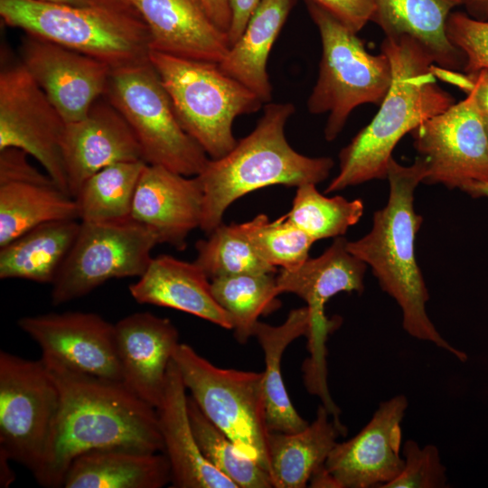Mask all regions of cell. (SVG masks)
<instances>
[{"label":"cell","mask_w":488,"mask_h":488,"mask_svg":"<svg viewBox=\"0 0 488 488\" xmlns=\"http://www.w3.org/2000/svg\"><path fill=\"white\" fill-rule=\"evenodd\" d=\"M42 361L60 392V409L37 483L62 487L67 471L80 454L107 448L164 453L156 408L122 380L70 369L58 360Z\"/></svg>","instance_id":"1"},{"label":"cell","mask_w":488,"mask_h":488,"mask_svg":"<svg viewBox=\"0 0 488 488\" xmlns=\"http://www.w3.org/2000/svg\"><path fill=\"white\" fill-rule=\"evenodd\" d=\"M427 176V163L421 156L411 165H401L391 157L387 204L374 212L372 227L365 236L347 241V249L371 267L380 288L399 305L402 326L409 335L465 361L466 353L442 337L426 309L429 293L415 256V238L423 218L415 211L414 192Z\"/></svg>","instance_id":"2"},{"label":"cell","mask_w":488,"mask_h":488,"mask_svg":"<svg viewBox=\"0 0 488 488\" xmlns=\"http://www.w3.org/2000/svg\"><path fill=\"white\" fill-rule=\"evenodd\" d=\"M380 52L392 70L389 89L371 122L339 154L340 170L325 192L374 179H387L388 164L399 140L454 103L436 82L427 51L408 36L385 37Z\"/></svg>","instance_id":"3"},{"label":"cell","mask_w":488,"mask_h":488,"mask_svg":"<svg viewBox=\"0 0 488 488\" xmlns=\"http://www.w3.org/2000/svg\"><path fill=\"white\" fill-rule=\"evenodd\" d=\"M290 102L266 103L254 129L225 155L209 158L197 175L203 191L200 229L210 234L222 223L229 206L256 190L282 184H317L330 174L331 157H310L287 142L285 127L295 114Z\"/></svg>","instance_id":"4"},{"label":"cell","mask_w":488,"mask_h":488,"mask_svg":"<svg viewBox=\"0 0 488 488\" xmlns=\"http://www.w3.org/2000/svg\"><path fill=\"white\" fill-rule=\"evenodd\" d=\"M0 15L8 26L102 61L112 69L148 59L149 32L136 11L100 4L0 0Z\"/></svg>","instance_id":"5"},{"label":"cell","mask_w":488,"mask_h":488,"mask_svg":"<svg viewBox=\"0 0 488 488\" xmlns=\"http://www.w3.org/2000/svg\"><path fill=\"white\" fill-rule=\"evenodd\" d=\"M149 61L172 100L184 131L217 159L236 145V117L258 111L263 102L219 63L174 56L150 50Z\"/></svg>","instance_id":"6"},{"label":"cell","mask_w":488,"mask_h":488,"mask_svg":"<svg viewBox=\"0 0 488 488\" xmlns=\"http://www.w3.org/2000/svg\"><path fill=\"white\" fill-rule=\"evenodd\" d=\"M305 1L322 44L318 78L306 105L310 114L328 115L324 135L331 142L357 107L380 105L391 84V65L384 52H369L357 33L314 2Z\"/></svg>","instance_id":"7"},{"label":"cell","mask_w":488,"mask_h":488,"mask_svg":"<svg viewBox=\"0 0 488 488\" xmlns=\"http://www.w3.org/2000/svg\"><path fill=\"white\" fill-rule=\"evenodd\" d=\"M105 97L128 123L146 164L186 176L202 171L209 156L182 127L149 58L113 68Z\"/></svg>","instance_id":"8"},{"label":"cell","mask_w":488,"mask_h":488,"mask_svg":"<svg viewBox=\"0 0 488 488\" xmlns=\"http://www.w3.org/2000/svg\"><path fill=\"white\" fill-rule=\"evenodd\" d=\"M183 381L205 417L239 452L269 470L263 371L222 369L180 343L174 354Z\"/></svg>","instance_id":"9"},{"label":"cell","mask_w":488,"mask_h":488,"mask_svg":"<svg viewBox=\"0 0 488 488\" xmlns=\"http://www.w3.org/2000/svg\"><path fill=\"white\" fill-rule=\"evenodd\" d=\"M347 241L343 236L337 237L319 257L308 258L294 268H281L277 277L280 294L293 293L306 303L310 318L306 334L309 356L303 364L304 381L307 391L320 398L331 412L338 407L327 384L326 341L340 325V319H329L325 305L340 292L361 294L367 267L347 249Z\"/></svg>","instance_id":"10"},{"label":"cell","mask_w":488,"mask_h":488,"mask_svg":"<svg viewBox=\"0 0 488 488\" xmlns=\"http://www.w3.org/2000/svg\"><path fill=\"white\" fill-rule=\"evenodd\" d=\"M59 409V389L42 359L1 351L0 450L33 476L44 462Z\"/></svg>","instance_id":"11"},{"label":"cell","mask_w":488,"mask_h":488,"mask_svg":"<svg viewBox=\"0 0 488 488\" xmlns=\"http://www.w3.org/2000/svg\"><path fill=\"white\" fill-rule=\"evenodd\" d=\"M157 244L155 232L131 218L80 221L76 239L52 283V305L85 296L110 279L139 277Z\"/></svg>","instance_id":"12"},{"label":"cell","mask_w":488,"mask_h":488,"mask_svg":"<svg viewBox=\"0 0 488 488\" xmlns=\"http://www.w3.org/2000/svg\"><path fill=\"white\" fill-rule=\"evenodd\" d=\"M66 125L22 63L1 70L0 150L14 147L34 157L55 184L69 194L62 155Z\"/></svg>","instance_id":"13"},{"label":"cell","mask_w":488,"mask_h":488,"mask_svg":"<svg viewBox=\"0 0 488 488\" xmlns=\"http://www.w3.org/2000/svg\"><path fill=\"white\" fill-rule=\"evenodd\" d=\"M411 131L413 145L427 163L424 183L463 189L488 182V138L472 92Z\"/></svg>","instance_id":"14"},{"label":"cell","mask_w":488,"mask_h":488,"mask_svg":"<svg viewBox=\"0 0 488 488\" xmlns=\"http://www.w3.org/2000/svg\"><path fill=\"white\" fill-rule=\"evenodd\" d=\"M408 405L404 395L380 402L357 435L335 444L324 467L338 488H381L401 473V422Z\"/></svg>","instance_id":"15"},{"label":"cell","mask_w":488,"mask_h":488,"mask_svg":"<svg viewBox=\"0 0 488 488\" xmlns=\"http://www.w3.org/2000/svg\"><path fill=\"white\" fill-rule=\"evenodd\" d=\"M21 53V63L67 124L85 117L106 95L112 68L102 61L29 34Z\"/></svg>","instance_id":"16"},{"label":"cell","mask_w":488,"mask_h":488,"mask_svg":"<svg viewBox=\"0 0 488 488\" xmlns=\"http://www.w3.org/2000/svg\"><path fill=\"white\" fill-rule=\"evenodd\" d=\"M18 326L42 349L72 370L122 380L115 325L87 312L50 313L24 316Z\"/></svg>","instance_id":"17"},{"label":"cell","mask_w":488,"mask_h":488,"mask_svg":"<svg viewBox=\"0 0 488 488\" xmlns=\"http://www.w3.org/2000/svg\"><path fill=\"white\" fill-rule=\"evenodd\" d=\"M100 99L85 117L66 125L62 155L72 198L82 183L99 170L120 162L143 160L140 145L127 120L107 98Z\"/></svg>","instance_id":"18"},{"label":"cell","mask_w":488,"mask_h":488,"mask_svg":"<svg viewBox=\"0 0 488 488\" xmlns=\"http://www.w3.org/2000/svg\"><path fill=\"white\" fill-rule=\"evenodd\" d=\"M114 325L122 381L157 408L168 367L180 344L178 330L170 319L148 312L131 314Z\"/></svg>","instance_id":"19"},{"label":"cell","mask_w":488,"mask_h":488,"mask_svg":"<svg viewBox=\"0 0 488 488\" xmlns=\"http://www.w3.org/2000/svg\"><path fill=\"white\" fill-rule=\"evenodd\" d=\"M202 208L203 191L197 175L146 164L136 188L130 218L152 230L160 244L183 250L189 233L200 228Z\"/></svg>","instance_id":"20"},{"label":"cell","mask_w":488,"mask_h":488,"mask_svg":"<svg viewBox=\"0 0 488 488\" xmlns=\"http://www.w3.org/2000/svg\"><path fill=\"white\" fill-rule=\"evenodd\" d=\"M145 23L150 50L220 63L227 34L211 19L201 0H128Z\"/></svg>","instance_id":"21"},{"label":"cell","mask_w":488,"mask_h":488,"mask_svg":"<svg viewBox=\"0 0 488 488\" xmlns=\"http://www.w3.org/2000/svg\"><path fill=\"white\" fill-rule=\"evenodd\" d=\"M186 389L173 360L168 367L164 396L156 408L164 453L171 467V486L238 488L202 455L190 423Z\"/></svg>","instance_id":"22"},{"label":"cell","mask_w":488,"mask_h":488,"mask_svg":"<svg viewBox=\"0 0 488 488\" xmlns=\"http://www.w3.org/2000/svg\"><path fill=\"white\" fill-rule=\"evenodd\" d=\"M128 290L139 304L175 309L232 330L230 315L213 296L210 278L195 262L169 255L152 258Z\"/></svg>","instance_id":"23"},{"label":"cell","mask_w":488,"mask_h":488,"mask_svg":"<svg viewBox=\"0 0 488 488\" xmlns=\"http://www.w3.org/2000/svg\"><path fill=\"white\" fill-rule=\"evenodd\" d=\"M371 22L385 37L408 36L416 40L440 68L463 70L464 57L446 36L449 14L463 0H373Z\"/></svg>","instance_id":"24"},{"label":"cell","mask_w":488,"mask_h":488,"mask_svg":"<svg viewBox=\"0 0 488 488\" xmlns=\"http://www.w3.org/2000/svg\"><path fill=\"white\" fill-rule=\"evenodd\" d=\"M171 483L164 453L107 448L78 455L64 478L65 488H162Z\"/></svg>","instance_id":"25"},{"label":"cell","mask_w":488,"mask_h":488,"mask_svg":"<svg viewBox=\"0 0 488 488\" xmlns=\"http://www.w3.org/2000/svg\"><path fill=\"white\" fill-rule=\"evenodd\" d=\"M324 405L311 424L296 433L270 431L269 475L275 488H305L322 468L346 427L336 423Z\"/></svg>","instance_id":"26"},{"label":"cell","mask_w":488,"mask_h":488,"mask_svg":"<svg viewBox=\"0 0 488 488\" xmlns=\"http://www.w3.org/2000/svg\"><path fill=\"white\" fill-rule=\"evenodd\" d=\"M295 4L296 0H262L219 63L264 104L271 102L273 93L267 70L268 56Z\"/></svg>","instance_id":"27"},{"label":"cell","mask_w":488,"mask_h":488,"mask_svg":"<svg viewBox=\"0 0 488 488\" xmlns=\"http://www.w3.org/2000/svg\"><path fill=\"white\" fill-rule=\"evenodd\" d=\"M306 306L293 309L280 325L258 322L253 336L264 353L263 388L267 425L269 431L296 433L308 426L290 401L281 374V360L287 346L309 330Z\"/></svg>","instance_id":"28"},{"label":"cell","mask_w":488,"mask_h":488,"mask_svg":"<svg viewBox=\"0 0 488 488\" xmlns=\"http://www.w3.org/2000/svg\"><path fill=\"white\" fill-rule=\"evenodd\" d=\"M77 220L39 225L0 247V278L52 284L80 230Z\"/></svg>","instance_id":"29"},{"label":"cell","mask_w":488,"mask_h":488,"mask_svg":"<svg viewBox=\"0 0 488 488\" xmlns=\"http://www.w3.org/2000/svg\"><path fill=\"white\" fill-rule=\"evenodd\" d=\"M78 219L75 199L56 185L0 184V247L43 223Z\"/></svg>","instance_id":"30"},{"label":"cell","mask_w":488,"mask_h":488,"mask_svg":"<svg viewBox=\"0 0 488 488\" xmlns=\"http://www.w3.org/2000/svg\"><path fill=\"white\" fill-rule=\"evenodd\" d=\"M145 165L144 160L120 162L89 177L74 197L79 220L102 222L130 218L136 188Z\"/></svg>","instance_id":"31"},{"label":"cell","mask_w":488,"mask_h":488,"mask_svg":"<svg viewBox=\"0 0 488 488\" xmlns=\"http://www.w3.org/2000/svg\"><path fill=\"white\" fill-rule=\"evenodd\" d=\"M211 291L218 304L232 322L236 340L245 343L253 336L261 314H267L280 305L277 277L273 273L239 274L211 280Z\"/></svg>","instance_id":"32"},{"label":"cell","mask_w":488,"mask_h":488,"mask_svg":"<svg viewBox=\"0 0 488 488\" xmlns=\"http://www.w3.org/2000/svg\"><path fill=\"white\" fill-rule=\"evenodd\" d=\"M187 407L193 434L210 464L238 488L273 487L269 473L240 454L231 439L205 417L191 395L187 396Z\"/></svg>","instance_id":"33"},{"label":"cell","mask_w":488,"mask_h":488,"mask_svg":"<svg viewBox=\"0 0 488 488\" xmlns=\"http://www.w3.org/2000/svg\"><path fill=\"white\" fill-rule=\"evenodd\" d=\"M306 183L297 187L286 218L314 241L344 235L361 218L364 205L361 199L326 197Z\"/></svg>","instance_id":"34"},{"label":"cell","mask_w":488,"mask_h":488,"mask_svg":"<svg viewBox=\"0 0 488 488\" xmlns=\"http://www.w3.org/2000/svg\"><path fill=\"white\" fill-rule=\"evenodd\" d=\"M196 242L195 263L211 280L216 277L252 273H273L277 267L267 264L257 252L242 224L221 223Z\"/></svg>","instance_id":"35"},{"label":"cell","mask_w":488,"mask_h":488,"mask_svg":"<svg viewBox=\"0 0 488 488\" xmlns=\"http://www.w3.org/2000/svg\"><path fill=\"white\" fill-rule=\"evenodd\" d=\"M241 224L257 252L272 267L290 269L309 258L314 240L286 214L273 221L266 214H258Z\"/></svg>","instance_id":"36"},{"label":"cell","mask_w":488,"mask_h":488,"mask_svg":"<svg viewBox=\"0 0 488 488\" xmlns=\"http://www.w3.org/2000/svg\"><path fill=\"white\" fill-rule=\"evenodd\" d=\"M404 466L401 473L381 488H445L447 487L446 468L441 462L437 447H421L408 439L403 446Z\"/></svg>","instance_id":"37"},{"label":"cell","mask_w":488,"mask_h":488,"mask_svg":"<svg viewBox=\"0 0 488 488\" xmlns=\"http://www.w3.org/2000/svg\"><path fill=\"white\" fill-rule=\"evenodd\" d=\"M446 32L464 57L465 73L488 69V20H478L455 10L447 18Z\"/></svg>","instance_id":"38"},{"label":"cell","mask_w":488,"mask_h":488,"mask_svg":"<svg viewBox=\"0 0 488 488\" xmlns=\"http://www.w3.org/2000/svg\"><path fill=\"white\" fill-rule=\"evenodd\" d=\"M28 155L24 151L14 147L0 150V184L29 183L56 185L48 174L40 172L29 162Z\"/></svg>","instance_id":"39"},{"label":"cell","mask_w":488,"mask_h":488,"mask_svg":"<svg viewBox=\"0 0 488 488\" xmlns=\"http://www.w3.org/2000/svg\"><path fill=\"white\" fill-rule=\"evenodd\" d=\"M325 9L352 32L358 33L375 11L373 0H311Z\"/></svg>","instance_id":"40"},{"label":"cell","mask_w":488,"mask_h":488,"mask_svg":"<svg viewBox=\"0 0 488 488\" xmlns=\"http://www.w3.org/2000/svg\"><path fill=\"white\" fill-rule=\"evenodd\" d=\"M262 0H230L231 21L227 33L230 47L242 34L249 18Z\"/></svg>","instance_id":"41"},{"label":"cell","mask_w":488,"mask_h":488,"mask_svg":"<svg viewBox=\"0 0 488 488\" xmlns=\"http://www.w3.org/2000/svg\"><path fill=\"white\" fill-rule=\"evenodd\" d=\"M465 74L472 81V89L469 92L473 93L480 112L483 116H488V69Z\"/></svg>","instance_id":"42"},{"label":"cell","mask_w":488,"mask_h":488,"mask_svg":"<svg viewBox=\"0 0 488 488\" xmlns=\"http://www.w3.org/2000/svg\"><path fill=\"white\" fill-rule=\"evenodd\" d=\"M201 2L213 23L227 34L231 21L230 0H201Z\"/></svg>","instance_id":"43"},{"label":"cell","mask_w":488,"mask_h":488,"mask_svg":"<svg viewBox=\"0 0 488 488\" xmlns=\"http://www.w3.org/2000/svg\"><path fill=\"white\" fill-rule=\"evenodd\" d=\"M466 14L478 20H488V0H463Z\"/></svg>","instance_id":"44"},{"label":"cell","mask_w":488,"mask_h":488,"mask_svg":"<svg viewBox=\"0 0 488 488\" xmlns=\"http://www.w3.org/2000/svg\"><path fill=\"white\" fill-rule=\"evenodd\" d=\"M9 461H11L10 457L3 450H0V486L3 488L10 486L15 479Z\"/></svg>","instance_id":"45"},{"label":"cell","mask_w":488,"mask_h":488,"mask_svg":"<svg viewBox=\"0 0 488 488\" xmlns=\"http://www.w3.org/2000/svg\"><path fill=\"white\" fill-rule=\"evenodd\" d=\"M473 197L488 198V182H474L467 184L462 189Z\"/></svg>","instance_id":"46"},{"label":"cell","mask_w":488,"mask_h":488,"mask_svg":"<svg viewBox=\"0 0 488 488\" xmlns=\"http://www.w3.org/2000/svg\"><path fill=\"white\" fill-rule=\"evenodd\" d=\"M96 4L115 6L122 9L136 11L128 0H93Z\"/></svg>","instance_id":"47"},{"label":"cell","mask_w":488,"mask_h":488,"mask_svg":"<svg viewBox=\"0 0 488 488\" xmlns=\"http://www.w3.org/2000/svg\"><path fill=\"white\" fill-rule=\"evenodd\" d=\"M38 1L52 3V4L70 5H77V6H89L92 5H96V3L93 0H38Z\"/></svg>","instance_id":"48"},{"label":"cell","mask_w":488,"mask_h":488,"mask_svg":"<svg viewBox=\"0 0 488 488\" xmlns=\"http://www.w3.org/2000/svg\"><path fill=\"white\" fill-rule=\"evenodd\" d=\"M483 123H484V128H485L486 136H487V138H488V116H483Z\"/></svg>","instance_id":"49"}]
</instances>
